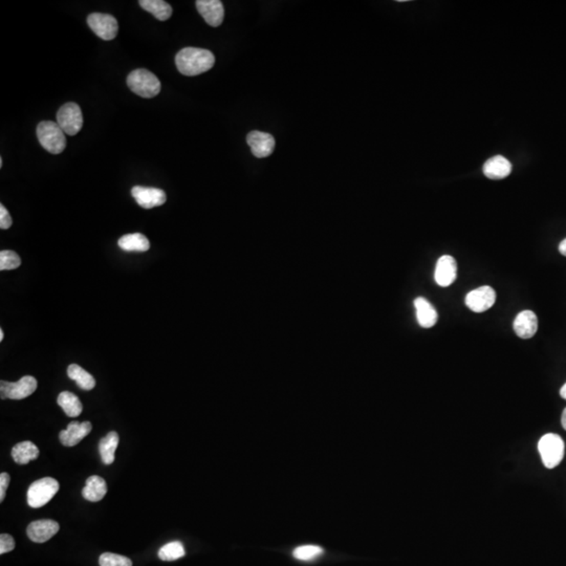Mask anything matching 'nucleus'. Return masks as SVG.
<instances>
[{"label": "nucleus", "instance_id": "obj_4", "mask_svg": "<svg viewBox=\"0 0 566 566\" xmlns=\"http://www.w3.org/2000/svg\"><path fill=\"white\" fill-rule=\"evenodd\" d=\"M262 73L274 92L308 120L344 117L356 95L353 63L337 44L277 39L262 51Z\"/></svg>", "mask_w": 566, "mask_h": 566}, {"label": "nucleus", "instance_id": "obj_8", "mask_svg": "<svg viewBox=\"0 0 566 566\" xmlns=\"http://www.w3.org/2000/svg\"><path fill=\"white\" fill-rule=\"evenodd\" d=\"M7 501V475H0V504Z\"/></svg>", "mask_w": 566, "mask_h": 566}, {"label": "nucleus", "instance_id": "obj_6", "mask_svg": "<svg viewBox=\"0 0 566 566\" xmlns=\"http://www.w3.org/2000/svg\"><path fill=\"white\" fill-rule=\"evenodd\" d=\"M526 192L542 221L566 227V142H554L532 158Z\"/></svg>", "mask_w": 566, "mask_h": 566}, {"label": "nucleus", "instance_id": "obj_2", "mask_svg": "<svg viewBox=\"0 0 566 566\" xmlns=\"http://www.w3.org/2000/svg\"><path fill=\"white\" fill-rule=\"evenodd\" d=\"M381 255L406 283L438 296L472 286L485 262L472 230L431 205L403 208L385 223Z\"/></svg>", "mask_w": 566, "mask_h": 566}, {"label": "nucleus", "instance_id": "obj_1", "mask_svg": "<svg viewBox=\"0 0 566 566\" xmlns=\"http://www.w3.org/2000/svg\"><path fill=\"white\" fill-rule=\"evenodd\" d=\"M111 412L123 438L158 463H177L199 441L196 397L170 365L129 363L111 378Z\"/></svg>", "mask_w": 566, "mask_h": 566}, {"label": "nucleus", "instance_id": "obj_5", "mask_svg": "<svg viewBox=\"0 0 566 566\" xmlns=\"http://www.w3.org/2000/svg\"><path fill=\"white\" fill-rule=\"evenodd\" d=\"M416 13L479 63H497L516 44V22L488 0H419Z\"/></svg>", "mask_w": 566, "mask_h": 566}, {"label": "nucleus", "instance_id": "obj_7", "mask_svg": "<svg viewBox=\"0 0 566 566\" xmlns=\"http://www.w3.org/2000/svg\"><path fill=\"white\" fill-rule=\"evenodd\" d=\"M397 566H472V564H450V560H424V557H406Z\"/></svg>", "mask_w": 566, "mask_h": 566}, {"label": "nucleus", "instance_id": "obj_3", "mask_svg": "<svg viewBox=\"0 0 566 566\" xmlns=\"http://www.w3.org/2000/svg\"><path fill=\"white\" fill-rule=\"evenodd\" d=\"M170 368L199 403H230L249 378V346L240 318L218 305L182 318L170 337Z\"/></svg>", "mask_w": 566, "mask_h": 566}]
</instances>
